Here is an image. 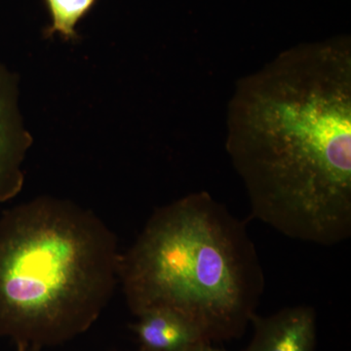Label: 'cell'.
Masks as SVG:
<instances>
[{
    "mask_svg": "<svg viewBox=\"0 0 351 351\" xmlns=\"http://www.w3.org/2000/svg\"><path fill=\"white\" fill-rule=\"evenodd\" d=\"M226 151L252 216L292 239L351 237V40L299 44L239 80Z\"/></svg>",
    "mask_w": 351,
    "mask_h": 351,
    "instance_id": "1",
    "label": "cell"
},
{
    "mask_svg": "<svg viewBox=\"0 0 351 351\" xmlns=\"http://www.w3.org/2000/svg\"><path fill=\"white\" fill-rule=\"evenodd\" d=\"M120 255L103 219L43 196L0 217V337L43 350L87 332L112 299Z\"/></svg>",
    "mask_w": 351,
    "mask_h": 351,
    "instance_id": "2",
    "label": "cell"
},
{
    "mask_svg": "<svg viewBox=\"0 0 351 351\" xmlns=\"http://www.w3.org/2000/svg\"><path fill=\"white\" fill-rule=\"evenodd\" d=\"M119 281L134 315L167 307L211 343L240 338L265 290L246 226L205 191L152 214L120 255Z\"/></svg>",
    "mask_w": 351,
    "mask_h": 351,
    "instance_id": "3",
    "label": "cell"
},
{
    "mask_svg": "<svg viewBox=\"0 0 351 351\" xmlns=\"http://www.w3.org/2000/svg\"><path fill=\"white\" fill-rule=\"evenodd\" d=\"M32 142L20 114L17 80L0 63V202L13 199L22 191V165Z\"/></svg>",
    "mask_w": 351,
    "mask_h": 351,
    "instance_id": "4",
    "label": "cell"
},
{
    "mask_svg": "<svg viewBox=\"0 0 351 351\" xmlns=\"http://www.w3.org/2000/svg\"><path fill=\"white\" fill-rule=\"evenodd\" d=\"M253 337L245 351H315L316 313L307 306L287 307L269 316L255 313Z\"/></svg>",
    "mask_w": 351,
    "mask_h": 351,
    "instance_id": "5",
    "label": "cell"
},
{
    "mask_svg": "<svg viewBox=\"0 0 351 351\" xmlns=\"http://www.w3.org/2000/svg\"><path fill=\"white\" fill-rule=\"evenodd\" d=\"M131 329L137 336L141 351H184L206 341L188 318L167 308L154 307L137 316Z\"/></svg>",
    "mask_w": 351,
    "mask_h": 351,
    "instance_id": "6",
    "label": "cell"
},
{
    "mask_svg": "<svg viewBox=\"0 0 351 351\" xmlns=\"http://www.w3.org/2000/svg\"><path fill=\"white\" fill-rule=\"evenodd\" d=\"M97 0H45L51 23L45 36H61L64 40L77 38L76 25L91 10Z\"/></svg>",
    "mask_w": 351,
    "mask_h": 351,
    "instance_id": "7",
    "label": "cell"
},
{
    "mask_svg": "<svg viewBox=\"0 0 351 351\" xmlns=\"http://www.w3.org/2000/svg\"><path fill=\"white\" fill-rule=\"evenodd\" d=\"M184 351H226L221 350V348H216L213 346V343H207V341H200V343H195V345L191 346L188 350Z\"/></svg>",
    "mask_w": 351,
    "mask_h": 351,
    "instance_id": "8",
    "label": "cell"
},
{
    "mask_svg": "<svg viewBox=\"0 0 351 351\" xmlns=\"http://www.w3.org/2000/svg\"><path fill=\"white\" fill-rule=\"evenodd\" d=\"M17 351H41V350L34 348H17Z\"/></svg>",
    "mask_w": 351,
    "mask_h": 351,
    "instance_id": "9",
    "label": "cell"
},
{
    "mask_svg": "<svg viewBox=\"0 0 351 351\" xmlns=\"http://www.w3.org/2000/svg\"><path fill=\"white\" fill-rule=\"evenodd\" d=\"M138 351H141V350H138Z\"/></svg>",
    "mask_w": 351,
    "mask_h": 351,
    "instance_id": "10",
    "label": "cell"
}]
</instances>
